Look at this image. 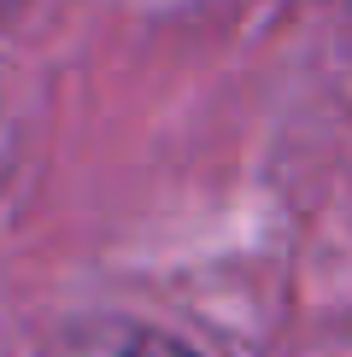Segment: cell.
Segmentation results:
<instances>
[{
	"label": "cell",
	"mask_w": 352,
	"mask_h": 357,
	"mask_svg": "<svg viewBox=\"0 0 352 357\" xmlns=\"http://www.w3.org/2000/svg\"><path fill=\"white\" fill-rule=\"evenodd\" d=\"M53 357H200V351H188L170 334L135 328V322H94V328H71Z\"/></svg>",
	"instance_id": "obj_1"
}]
</instances>
